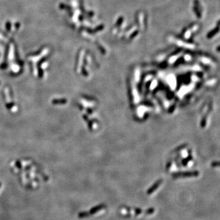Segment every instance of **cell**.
I'll use <instances>...</instances> for the list:
<instances>
[{
  "instance_id": "cell-4",
  "label": "cell",
  "mask_w": 220,
  "mask_h": 220,
  "mask_svg": "<svg viewBox=\"0 0 220 220\" xmlns=\"http://www.w3.org/2000/svg\"><path fill=\"white\" fill-rule=\"evenodd\" d=\"M218 33H219V28L217 27V28H215V29H213L212 31H210L209 33H208L207 37H208V38H210V39L212 38V37H213V36H215V35H216V34H218Z\"/></svg>"
},
{
  "instance_id": "cell-2",
  "label": "cell",
  "mask_w": 220,
  "mask_h": 220,
  "mask_svg": "<svg viewBox=\"0 0 220 220\" xmlns=\"http://www.w3.org/2000/svg\"><path fill=\"white\" fill-rule=\"evenodd\" d=\"M192 35V32L190 30V28L188 29H185L183 31L182 33V37L184 39H189L191 37Z\"/></svg>"
},
{
  "instance_id": "cell-1",
  "label": "cell",
  "mask_w": 220,
  "mask_h": 220,
  "mask_svg": "<svg viewBox=\"0 0 220 220\" xmlns=\"http://www.w3.org/2000/svg\"><path fill=\"white\" fill-rule=\"evenodd\" d=\"M194 11L195 12L196 15H197V17L198 18H201L202 17V7L199 4V1L198 0H195L194 2Z\"/></svg>"
},
{
  "instance_id": "cell-3",
  "label": "cell",
  "mask_w": 220,
  "mask_h": 220,
  "mask_svg": "<svg viewBox=\"0 0 220 220\" xmlns=\"http://www.w3.org/2000/svg\"><path fill=\"white\" fill-rule=\"evenodd\" d=\"M138 23L139 24V26L141 28H144V14L141 12L138 14Z\"/></svg>"
}]
</instances>
